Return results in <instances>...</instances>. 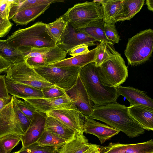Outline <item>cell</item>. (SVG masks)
<instances>
[{
    "label": "cell",
    "mask_w": 153,
    "mask_h": 153,
    "mask_svg": "<svg viewBox=\"0 0 153 153\" xmlns=\"http://www.w3.org/2000/svg\"><path fill=\"white\" fill-rule=\"evenodd\" d=\"M66 55L65 51L56 45L44 53L27 58L25 61L29 66L34 69L46 66L64 60Z\"/></svg>",
    "instance_id": "cell-16"
},
{
    "label": "cell",
    "mask_w": 153,
    "mask_h": 153,
    "mask_svg": "<svg viewBox=\"0 0 153 153\" xmlns=\"http://www.w3.org/2000/svg\"><path fill=\"white\" fill-rule=\"evenodd\" d=\"M0 57L12 64L25 60V58L19 49L10 45L5 40L0 39Z\"/></svg>",
    "instance_id": "cell-27"
},
{
    "label": "cell",
    "mask_w": 153,
    "mask_h": 153,
    "mask_svg": "<svg viewBox=\"0 0 153 153\" xmlns=\"http://www.w3.org/2000/svg\"><path fill=\"white\" fill-rule=\"evenodd\" d=\"M12 64L0 57V74L6 71Z\"/></svg>",
    "instance_id": "cell-42"
},
{
    "label": "cell",
    "mask_w": 153,
    "mask_h": 153,
    "mask_svg": "<svg viewBox=\"0 0 153 153\" xmlns=\"http://www.w3.org/2000/svg\"><path fill=\"white\" fill-rule=\"evenodd\" d=\"M87 45L83 44L75 46L70 50L68 53L73 56L88 53L90 51Z\"/></svg>",
    "instance_id": "cell-39"
},
{
    "label": "cell",
    "mask_w": 153,
    "mask_h": 153,
    "mask_svg": "<svg viewBox=\"0 0 153 153\" xmlns=\"http://www.w3.org/2000/svg\"><path fill=\"white\" fill-rule=\"evenodd\" d=\"M25 134L14 114L11 97L10 102L0 111V138L9 134L21 136Z\"/></svg>",
    "instance_id": "cell-11"
},
{
    "label": "cell",
    "mask_w": 153,
    "mask_h": 153,
    "mask_svg": "<svg viewBox=\"0 0 153 153\" xmlns=\"http://www.w3.org/2000/svg\"><path fill=\"white\" fill-rule=\"evenodd\" d=\"M100 146L96 144L88 149L85 153H100Z\"/></svg>",
    "instance_id": "cell-44"
},
{
    "label": "cell",
    "mask_w": 153,
    "mask_h": 153,
    "mask_svg": "<svg viewBox=\"0 0 153 153\" xmlns=\"http://www.w3.org/2000/svg\"><path fill=\"white\" fill-rule=\"evenodd\" d=\"M14 48H42L56 45L48 34L46 24L41 22L23 29L19 28L5 40Z\"/></svg>",
    "instance_id": "cell-3"
},
{
    "label": "cell",
    "mask_w": 153,
    "mask_h": 153,
    "mask_svg": "<svg viewBox=\"0 0 153 153\" xmlns=\"http://www.w3.org/2000/svg\"><path fill=\"white\" fill-rule=\"evenodd\" d=\"M4 0H0V5L3 2Z\"/></svg>",
    "instance_id": "cell-48"
},
{
    "label": "cell",
    "mask_w": 153,
    "mask_h": 153,
    "mask_svg": "<svg viewBox=\"0 0 153 153\" xmlns=\"http://www.w3.org/2000/svg\"><path fill=\"white\" fill-rule=\"evenodd\" d=\"M6 72V79L12 82L27 85L41 90L54 85L29 66L25 60L12 64Z\"/></svg>",
    "instance_id": "cell-8"
},
{
    "label": "cell",
    "mask_w": 153,
    "mask_h": 153,
    "mask_svg": "<svg viewBox=\"0 0 153 153\" xmlns=\"http://www.w3.org/2000/svg\"><path fill=\"white\" fill-rule=\"evenodd\" d=\"M123 0H104L101 5L105 22L112 23V19L120 9Z\"/></svg>",
    "instance_id": "cell-29"
},
{
    "label": "cell",
    "mask_w": 153,
    "mask_h": 153,
    "mask_svg": "<svg viewBox=\"0 0 153 153\" xmlns=\"http://www.w3.org/2000/svg\"><path fill=\"white\" fill-rule=\"evenodd\" d=\"M146 4L147 5V8L149 10L152 11H153V0H146Z\"/></svg>",
    "instance_id": "cell-45"
},
{
    "label": "cell",
    "mask_w": 153,
    "mask_h": 153,
    "mask_svg": "<svg viewBox=\"0 0 153 153\" xmlns=\"http://www.w3.org/2000/svg\"><path fill=\"white\" fill-rule=\"evenodd\" d=\"M13 25L9 19L0 22V37L5 36L10 31Z\"/></svg>",
    "instance_id": "cell-41"
},
{
    "label": "cell",
    "mask_w": 153,
    "mask_h": 153,
    "mask_svg": "<svg viewBox=\"0 0 153 153\" xmlns=\"http://www.w3.org/2000/svg\"><path fill=\"white\" fill-rule=\"evenodd\" d=\"M112 45L108 43L102 41L97 46V49L94 61L97 67H99L110 57L114 48Z\"/></svg>",
    "instance_id": "cell-31"
},
{
    "label": "cell",
    "mask_w": 153,
    "mask_h": 153,
    "mask_svg": "<svg viewBox=\"0 0 153 153\" xmlns=\"http://www.w3.org/2000/svg\"><path fill=\"white\" fill-rule=\"evenodd\" d=\"M98 68L94 62H91L81 68L79 74L94 106L116 102L119 97L116 88L102 84L99 76Z\"/></svg>",
    "instance_id": "cell-2"
},
{
    "label": "cell",
    "mask_w": 153,
    "mask_h": 153,
    "mask_svg": "<svg viewBox=\"0 0 153 153\" xmlns=\"http://www.w3.org/2000/svg\"><path fill=\"white\" fill-rule=\"evenodd\" d=\"M13 153H21L20 152H19V151H16L15 152H13Z\"/></svg>",
    "instance_id": "cell-47"
},
{
    "label": "cell",
    "mask_w": 153,
    "mask_h": 153,
    "mask_svg": "<svg viewBox=\"0 0 153 153\" xmlns=\"http://www.w3.org/2000/svg\"><path fill=\"white\" fill-rule=\"evenodd\" d=\"M153 48V30L150 28L140 31L128 39L124 54L128 64H142L151 56Z\"/></svg>",
    "instance_id": "cell-4"
},
{
    "label": "cell",
    "mask_w": 153,
    "mask_h": 153,
    "mask_svg": "<svg viewBox=\"0 0 153 153\" xmlns=\"http://www.w3.org/2000/svg\"><path fill=\"white\" fill-rule=\"evenodd\" d=\"M0 153H3L2 150L0 147Z\"/></svg>",
    "instance_id": "cell-46"
},
{
    "label": "cell",
    "mask_w": 153,
    "mask_h": 153,
    "mask_svg": "<svg viewBox=\"0 0 153 153\" xmlns=\"http://www.w3.org/2000/svg\"><path fill=\"white\" fill-rule=\"evenodd\" d=\"M68 23L67 19L63 14L54 22L46 24L47 31L56 45L62 37Z\"/></svg>",
    "instance_id": "cell-26"
},
{
    "label": "cell",
    "mask_w": 153,
    "mask_h": 153,
    "mask_svg": "<svg viewBox=\"0 0 153 153\" xmlns=\"http://www.w3.org/2000/svg\"><path fill=\"white\" fill-rule=\"evenodd\" d=\"M46 114L38 111L25 134L20 136L22 147L26 148L36 143L45 130Z\"/></svg>",
    "instance_id": "cell-14"
},
{
    "label": "cell",
    "mask_w": 153,
    "mask_h": 153,
    "mask_svg": "<svg viewBox=\"0 0 153 153\" xmlns=\"http://www.w3.org/2000/svg\"><path fill=\"white\" fill-rule=\"evenodd\" d=\"M129 113L144 130H153V109L141 105L128 107Z\"/></svg>",
    "instance_id": "cell-20"
},
{
    "label": "cell",
    "mask_w": 153,
    "mask_h": 153,
    "mask_svg": "<svg viewBox=\"0 0 153 153\" xmlns=\"http://www.w3.org/2000/svg\"><path fill=\"white\" fill-rule=\"evenodd\" d=\"M66 142L63 139L45 130L36 142L43 146H50L57 150L62 147Z\"/></svg>",
    "instance_id": "cell-30"
},
{
    "label": "cell",
    "mask_w": 153,
    "mask_h": 153,
    "mask_svg": "<svg viewBox=\"0 0 153 153\" xmlns=\"http://www.w3.org/2000/svg\"><path fill=\"white\" fill-rule=\"evenodd\" d=\"M57 150L53 147L41 146L36 142L19 151L21 153H56Z\"/></svg>",
    "instance_id": "cell-35"
},
{
    "label": "cell",
    "mask_w": 153,
    "mask_h": 153,
    "mask_svg": "<svg viewBox=\"0 0 153 153\" xmlns=\"http://www.w3.org/2000/svg\"><path fill=\"white\" fill-rule=\"evenodd\" d=\"M104 22L103 20H99L93 22L85 27L79 29L99 42L103 41L111 44L105 33Z\"/></svg>",
    "instance_id": "cell-28"
},
{
    "label": "cell",
    "mask_w": 153,
    "mask_h": 153,
    "mask_svg": "<svg viewBox=\"0 0 153 153\" xmlns=\"http://www.w3.org/2000/svg\"><path fill=\"white\" fill-rule=\"evenodd\" d=\"M13 100L22 112L31 121L34 118L38 111L32 105L25 101L12 96Z\"/></svg>",
    "instance_id": "cell-33"
},
{
    "label": "cell",
    "mask_w": 153,
    "mask_h": 153,
    "mask_svg": "<svg viewBox=\"0 0 153 153\" xmlns=\"http://www.w3.org/2000/svg\"><path fill=\"white\" fill-rule=\"evenodd\" d=\"M44 98H50L59 97L66 94L65 91L55 85L42 89Z\"/></svg>",
    "instance_id": "cell-37"
},
{
    "label": "cell",
    "mask_w": 153,
    "mask_h": 153,
    "mask_svg": "<svg viewBox=\"0 0 153 153\" xmlns=\"http://www.w3.org/2000/svg\"><path fill=\"white\" fill-rule=\"evenodd\" d=\"M45 130L62 138L66 142L73 138L76 132L57 119L49 116L46 118Z\"/></svg>",
    "instance_id": "cell-25"
},
{
    "label": "cell",
    "mask_w": 153,
    "mask_h": 153,
    "mask_svg": "<svg viewBox=\"0 0 153 153\" xmlns=\"http://www.w3.org/2000/svg\"><path fill=\"white\" fill-rule=\"evenodd\" d=\"M13 1V0H3L0 5V18L3 19H9L11 5Z\"/></svg>",
    "instance_id": "cell-38"
},
{
    "label": "cell",
    "mask_w": 153,
    "mask_h": 153,
    "mask_svg": "<svg viewBox=\"0 0 153 153\" xmlns=\"http://www.w3.org/2000/svg\"><path fill=\"white\" fill-rule=\"evenodd\" d=\"M56 153H58V152H56Z\"/></svg>",
    "instance_id": "cell-50"
},
{
    "label": "cell",
    "mask_w": 153,
    "mask_h": 153,
    "mask_svg": "<svg viewBox=\"0 0 153 153\" xmlns=\"http://www.w3.org/2000/svg\"><path fill=\"white\" fill-rule=\"evenodd\" d=\"M116 88L119 96L124 97L131 105H141L153 109V100L145 92L131 86L120 85Z\"/></svg>",
    "instance_id": "cell-18"
},
{
    "label": "cell",
    "mask_w": 153,
    "mask_h": 153,
    "mask_svg": "<svg viewBox=\"0 0 153 153\" xmlns=\"http://www.w3.org/2000/svg\"><path fill=\"white\" fill-rule=\"evenodd\" d=\"M144 0H123L121 7L113 17L112 23L130 20L139 12Z\"/></svg>",
    "instance_id": "cell-22"
},
{
    "label": "cell",
    "mask_w": 153,
    "mask_h": 153,
    "mask_svg": "<svg viewBox=\"0 0 153 153\" xmlns=\"http://www.w3.org/2000/svg\"><path fill=\"white\" fill-rule=\"evenodd\" d=\"M21 141L20 136L9 134L0 138V147L3 153H10Z\"/></svg>",
    "instance_id": "cell-32"
},
{
    "label": "cell",
    "mask_w": 153,
    "mask_h": 153,
    "mask_svg": "<svg viewBox=\"0 0 153 153\" xmlns=\"http://www.w3.org/2000/svg\"><path fill=\"white\" fill-rule=\"evenodd\" d=\"M100 149V153H153V141L131 144L111 143Z\"/></svg>",
    "instance_id": "cell-15"
},
{
    "label": "cell",
    "mask_w": 153,
    "mask_h": 153,
    "mask_svg": "<svg viewBox=\"0 0 153 153\" xmlns=\"http://www.w3.org/2000/svg\"><path fill=\"white\" fill-rule=\"evenodd\" d=\"M95 144L89 143L83 132L76 131L72 139L57 150L59 153H85Z\"/></svg>",
    "instance_id": "cell-21"
},
{
    "label": "cell",
    "mask_w": 153,
    "mask_h": 153,
    "mask_svg": "<svg viewBox=\"0 0 153 153\" xmlns=\"http://www.w3.org/2000/svg\"><path fill=\"white\" fill-rule=\"evenodd\" d=\"M8 92L6 84V75H0V98H11Z\"/></svg>",
    "instance_id": "cell-40"
},
{
    "label": "cell",
    "mask_w": 153,
    "mask_h": 153,
    "mask_svg": "<svg viewBox=\"0 0 153 153\" xmlns=\"http://www.w3.org/2000/svg\"><path fill=\"white\" fill-rule=\"evenodd\" d=\"M97 49V46L87 53L65 58L48 65L56 67H76L81 68L89 63L94 62Z\"/></svg>",
    "instance_id": "cell-24"
},
{
    "label": "cell",
    "mask_w": 153,
    "mask_h": 153,
    "mask_svg": "<svg viewBox=\"0 0 153 153\" xmlns=\"http://www.w3.org/2000/svg\"><path fill=\"white\" fill-rule=\"evenodd\" d=\"M87 117L102 121L131 138L144 133L145 130L129 113L128 107L117 102L94 106L91 114Z\"/></svg>",
    "instance_id": "cell-1"
},
{
    "label": "cell",
    "mask_w": 153,
    "mask_h": 153,
    "mask_svg": "<svg viewBox=\"0 0 153 153\" xmlns=\"http://www.w3.org/2000/svg\"><path fill=\"white\" fill-rule=\"evenodd\" d=\"M98 42L88 35L80 29H76L68 23L66 29L56 45L65 51L67 53L76 46L83 44L89 46L96 44L95 42Z\"/></svg>",
    "instance_id": "cell-9"
},
{
    "label": "cell",
    "mask_w": 153,
    "mask_h": 153,
    "mask_svg": "<svg viewBox=\"0 0 153 153\" xmlns=\"http://www.w3.org/2000/svg\"><path fill=\"white\" fill-rule=\"evenodd\" d=\"M104 28L105 35L111 44L113 45L118 43L120 40V36L116 30L115 24L104 22Z\"/></svg>",
    "instance_id": "cell-34"
},
{
    "label": "cell",
    "mask_w": 153,
    "mask_h": 153,
    "mask_svg": "<svg viewBox=\"0 0 153 153\" xmlns=\"http://www.w3.org/2000/svg\"><path fill=\"white\" fill-rule=\"evenodd\" d=\"M24 100L38 111L45 114L54 110L76 107L67 94L56 98H28Z\"/></svg>",
    "instance_id": "cell-10"
},
{
    "label": "cell",
    "mask_w": 153,
    "mask_h": 153,
    "mask_svg": "<svg viewBox=\"0 0 153 153\" xmlns=\"http://www.w3.org/2000/svg\"><path fill=\"white\" fill-rule=\"evenodd\" d=\"M13 105L15 116L20 123L25 133L30 126L31 121L20 110L13 100Z\"/></svg>",
    "instance_id": "cell-36"
},
{
    "label": "cell",
    "mask_w": 153,
    "mask_h": 153,
    "mask_svg": "<svg viewBox=\"0 0 153 153\" xmlns=\"http://www.w3.org/2000/svg\"><path fill=\"white\" fill-rule=\"evenodd\" d=\"M9 94L23 100L28 98H44L41 90L27 85L13 82L6 79Z\"/></svg>",
    "instance_id": "cell-19"
},
{
    "label": "cell",
    "mask_w": 153,
    "mask_h": 153,
    "mask_svg": "<svg viewBox=\"0 0 153 153\" xmlns=\"http://www.w3.org/2000/svg\"><path fill=\"white\" fill-rule=\"evenodd\" d=\"M83 133L96 136L102 144L118 134L120 131L110 126L86 117L83 128Z\"/></svg>",
    "instance_id": "cell-17"
},
{
    "label": "cell",
    "mask_w": 153,
    "mask_h": 153,
    "mask_svg": "<svg viewBox=\"0 0 153 153\" xmlns=\"http://www.w3.org/2000/svg\"><path fill=\"white\" fill-rule=\"evenodd\" d=\"M11 99V97L8 98H0V111L10 102Z\"/></svg>",
    "instance_id": "cell-43"
},
{
    "label": "cell",
    "mask_w": 153,
    "mask_h": 153,
    "mask_svg": "<svg viewBox=\"0 0 153 153\" xmlns=\"http://www.w3.org/2000/svg\"><path fill=\"white\" fill-rule=\"evenodd\" d=\"M65 92L81 113L86 117L91 114L94 104L90 99L79 76L75 84Z\"/></svg>",
    "instance_id": "cell-13"
},
{
    "label": "cell",
    "mask_w": 153,
    "mask_h": 153,
    "mask_svg": "<svg viewBox=\"0 0 153 153\" xmlns=\"http://www.w3.org/2000/svg\"><path fill=\"white\" fill-rule=\"evenodd\" d=\"M4 20H5V19H3L1 18H0V22H1V21H3Z\"/></svg>",
    "instance_id": "cell-49"
},
{
    "label": "cell",
    "mask_w": 153,
    "mask_h": 153,
    "mask_svg": "<svg viewBox=\"0 0 153 153\" xmlns=\"http://www.w3.org/2000/svg\"><path fill=\"white\" fill-rule=\"evenodd\" d=\"M50 4H43L27 8L17 13L11 19L17 25H26L43 13Z\"/></svg>",
    "instance_id": "cell-23"
},
{
    "label": "cell",
    "mask_w": 153,
    "mask_h": 153,
    "mask_svg": "<svg viewBox=\"0 0 153 153\" xmlns=\"http://www.w3.org/2000/svg\"><path fill=\"white\" fill-rule=\"evenodd\" d=\"M81 68L76 67H56L48 65L34 69L48 82L66 91L76 83Z\"/></svg>",
    "instance_id": "cell-7"
},
{
    "label": "cell",
    "mask_w": 153,
    "mask_h": 153,
    "mask_svg": "<svg viewBox=\"0 0 153 153\" xmlns=\"http://www.w3.org/2000/svg\"><path fill=\"white\" fill-rule=\"evenodd\" d=\"M99 78L105 86L116 88L128 76L127 67L121 54L113 48L110 57L98 68Z\"/></svg>",
    "instance_id": "cell-5"
},
{
    "label": "cell",
    "mask_w": 153,
    "mask_h": 153,
    "mask_svg": "<svg viewBox=\"0 0 153 153\" xmlns=\"http://www.w3.org/2000/svg\"><path fill=\"white\" fill-rule=\"evenodd\" d=\"M46 114L47 116L57 119L75 131L83 132L86 116L77 108L54 110Z\"/></svg>",
    "instance_id": "cell-12"
},
{
    "label": "cell",
    "mask_w": 153,
    "mask_h": 153,
    "mask_svg": "<svg viewBox=\"0 0 153 153\" xmlns=\"http://www.w3.org/2000/svg\"><path fill=\"white\" fill-rule=\"evenodd\" d=\"M64 15L69 23L76 29L83 28L93 22L103 19L101 4L93 1L76 4Z\"/></svg>",
    "instance_id": "cell-6"
}]
</instances>
